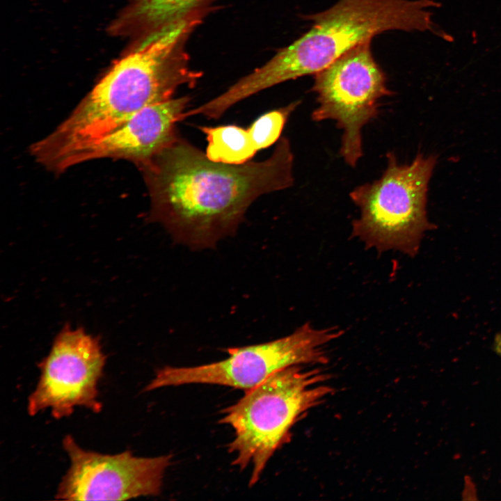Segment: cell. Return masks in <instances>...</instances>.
I'll list each match as a JSON object with an SVG mask.
<instances>
[{
	"instance_id": "3957f363",
	"label": "cell",
	"mask_w": 501,
	"mask_h": 501,
	"mask_svg": "<svg viewBox=\"0 0 501 501\" xmlns=\"http://www.w3.org/2000/svg\"><path fill=\"white\" fill-rule=\"evenodd\" d=\"M432 0H339L328 9L305 16L310 29L280 49L262 66L218 96L230 109L240 101L283 82L315 74L347 51L391 30L433 31Z\"/></svg>"
},
{
	"instance_id": "5bb4252c",
	"label": "cell",
	"mask_w": 501,
	"mask_h": 501,
	"mask_svg": "<svg viewBox=\"0 0 501 501\" xmlns=\"http://www.w3.org/2000/svg\"><path fill=\"white\" fill-rule=\"evenodd\" d=\"M494 346L496 352L501 356V334L496 335Z\"/></svg>"
},
{
	"instance_id": "9c48e42d",
	"label": "cell",
	"mask_w": 501,
	"mask_h": 501,
	"mask_svg": "<svg viewBox=\"0 0 501 501\" xmlns=\"http://www.w3.org/2000/svg\"><path fill=\"white\" fill-rule=\"evenodd\" d=\"M70 466L56 498L125 500L161 493L171 455L138 457L130 451L103 454L81 448L70 435L63 440Z\"/></svg>"
},
{
	"instance_id": "7a4b0ae2",
	"label": "cell",
	"mask_w": 501,
	"mask_h": 501,
	"mask_svg": "<svg viewBox=\"0 0 501 501\" xmlns=\"http://www.w3.org/2000/svg\"><path fill=\"white\" fill-rule=\"evenodd\" d=\"M199 23L188 17L141 38L63 122L31 146V155L63 173L81 151L139 111L172 99L181 86H194L201 72L190 67L185 43Z\"/></svg>"
},
{
	"instance_id": "277c9868",
	"label": "cell",
	"mask_w": 501,
	"mask_h": 501,
	"mask_svg": "<svg viewBox=\"0 0 501 501\" xmlns=\"http://www.w3.org/2000/svg\"><path fill=\"white\" fill-rule=\"evenodd\" d=\"M302 365L283 369L245 391L223 411L219 422L230 425L234 436L228 445L241 470L252 467L249 486L260 479L269 459L291 439V429L310 409L334 390L324 383L328 375Z\"/></svg>"
},
{
	"instance_id": "52a82bcc",
	"label": "cell",
	"mask_w": 501,
	"mask_h": 501,
	"mask_svg": "<svg viewBox=\"0 0 501 501\" xmlns=\"http://www.w3.org/2000/svg\"><path fill=\"white\" fill-rule=\"evenodd\" d=\"M370 42L356 45L315 74L312 87L318 103L312 120L336 122L343 132L340 155L351 167L363 155V127L379 114L380 99L392 94Z\"/></svg>"
},
{
	"instance_id": "4fadbf2b",
	"label": "cell",
	"mask_w": 501,
	"mask_h": 501,
	"mask_svg": "<svg viewBox=\"0 0 501 501\" xmlns=\"http://www.w3.org/2000/svg\"><path fill=\"white\" fill-rule=\"evenodd\" d=\"M300 103L296 101L266 113L253 122L248 130L257 151L269 147L278 140L287 119Z\"/></svg>"
},
{
	"instance_id": "ba28073f",
	"label": "cell",
	"mask_w": 501,
	"mask_h": 501,
	"mask_svg": "<svg viewBox=\"0 0 501 501\" xmlns=\"http://www.w3.org/2000/svg\"><path fill=\"white\" fill-rule=\"evenodd\" d=\"M106 363L100 340L65 325L40 362V376L28 399L31 415L51 409L54 418L70 415L77 406L100 412L97 384Z\"/></svg>"
},
{
	"instance_id": "8992f818",
	"label": "cell",
	"mask_w": 501,
	"mask_h": 501,
	"mask_svg": "<svg viewBox=\"0 0 501 501\" xmlns=\"http://www.w3.org/2000/svg\"><path fill=\"white\" fill-rule=\"evenodd\" d=\"M337 327L317 328L305 323L290 335L273 341L230 348L221 361L194 367H164L145 388L151 391L186 384H215L248 390L273 374L297 365L328 363L325 347L340 337Z\"/></svg>"
},
{
	"instance_id": "6da1fadb",
	"label": "cell",
	"mask_w": 501,
	"mask_h": 501,
	"mask_svg": "<svg viewBox=\"0 0 501 501\" xmlns=\"http://www.w3.org/2000/svg\"><path fill=\"white\" fill-rule=\"evenodd\" d=\"M293 159L285 137L264 161L229 164L209 159L177 135L141 167L150 197L149 218L177 242L212 248L235 232L259 196L293 184Z\"/></svg>"
},
{
	"instance_id": "8fae6325",
	"label": "cell",
	"mask_w": 501,
	"mask_h": 501,
	"mask_svg": "<svg viewBox=\"0 0 501 501\" xmlns=\"http://www.w3.org/2000/svg\"><path fill=\"white\" fill-rule=\"evenodd\" d=\"M208 0H134L114 25L118 33L141 38L202 12Z\"/></svg>"
},
{
	"instance_id": "7c38bea8",
	"label": "cell",
	"mask_w": 501,
	"mask_h": 501,
	"mask_svg": "<svg viewBox=\"0 0 501 501\" xmlns=\"http://www.w3.org/2000/svg\"><path fill=\"white\" fill-rule=\"evenodd\" d=\"M206 135L207 157L214 161L229 164L246 163L257 152L248 129L236 125L200 127Z\"/></svg>"
},
{
	"instance_id": "5b68a950",
	"label": "cell",
	"mask_w": 501,
	"mask_h": 501,
	"mask_svg": "<svg viewBox=\"0 0 501 501\" xmlns=\"http://www.w3.org/2000/svg\"><path fill=\"white\" fill-rule=\"evenodd\" d=\"M386 157L387 167L379 179L350 193L360 210L353 221L351 234L369 248L414 256L431 228L427 196L436 157L418 153L410 164L404 165L398 163L392 152Z\"/></svg>"
},
{
	"instance_id": "30bf717a",
	"label": "cell",
	"mask_w": 501,
	"mask_h": 501,
	"mask_svg": "<svg viewBox=\"0 0 501 501\" xmlns=\"http://www.w3.org/2000/svg\"><path fill=\"white\" fill-rule=\"evenodd\" d=\"M190 101L189 96H183L143 109L81 151L74 166L103 158L125 159L140 168L145 166L177 137L175 125Z\"/></svg>"
}]
</instances>
